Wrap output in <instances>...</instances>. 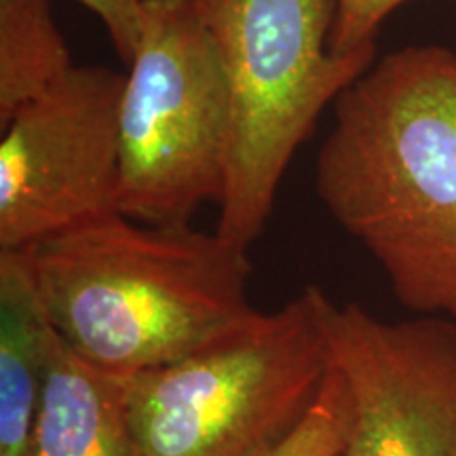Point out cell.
<instances>
[{
	"label": "cell",
	"mask_w": 456,
	"mask_h": 456,
	"mask_svg": "<svg viewBox=\"0 0 456 456\" xmlns=\"http://www.w3.org/2000/svg\"><path fill=\"white\" fill-rule=\"evenodd\" d=\"M315 192L419 315L456 323V55L416 45L334 102Z\"/></svg>",
	"instance_id": "obj_1"
},
{
	"label": "cell",
	"mask_w": 456,
	"mask_h": 456,
	"mask_svg": "<svg viewBox=\"0 0 456 456\" xmlns=\"http://www.w3.org/2000/svg\"><path fill=\"white\" fill-rule=\"evenodd\" d=\"M51 328L110 374L169 366L256 323L249 249L112 212L32 248Z\"/></svg>",
	"instance_id": "obj_2"
},
{
	"label": "cell",
	"mask_w": 456,
	"mask_h": 456,
	"mask_svg": "<svg viewBox=\"0 0 456 456\" xmlns=\"http://www.w3.org/2000/svg\"><path fill=\"white\" fill-rule=\"evenodd\" d=\"M212 30L231 95L216 232L249 249L285 169L319 114L376 61V47L330 49L336 0H192Z\"/></svg>",
	"instance_id": "obj_3"
},
{
	"label": "cell",
	"mask_w": 456,
	"mask_h": 456,
	"mask_svg": "<svg viewBox=\"0 0 456 456\" xmlns=\"http://www.w3.org/2000/svg\"><path fill=\"white\" fill-rule=\"evenodd\" d=\"M317 285L248 330L169 366L121 376L142 456H273L330 372Z\"/></svg>",
	"instance_id": "obj_4"
},
{
	"label": "cell",
	"mask_w": 456,
	"mask_h": 456,
	"mask_svg": "<svg viewBox=\"0 0 456 456\" xmlns=\"http://www.w3.org/2000/svg\"><path fill=\"white\" fill-rule=\"evenodd\" d=\"M121 100L118 212L144 224H191L220 203L231 95L216 38L192 0H144L142 38Z\"/></svg>",
	"instance_id": "obj_5"
},
{
	"label": "cell",
	"mask_w": 456,
	"mask_h": 456,
	"mask_svg": "<svg viewBox=\"0 0 456 456\" xmlns=\"http://www.w3.org/2000/svg\"><path fill=\"white\" fill-rule=\"evenodd\" d=\"M123 74L74 66L0 127V249L118 212Z\"/></svg>",
	"instance_id": "obj_6"
},
{
	"label": "cell",
	"mask_w": 456,
	"mask_h": 456,
	"mask_svg": "<svg viewBox=\"0 0 456 456\" xmlns=\"http://www.w3.org/2000/svg\"><path fill=\"white\" fill-rule=\"evenodd\" d=\"M326 334L351 414L340 456H456V323L330 300Z\"/></svg>",
	"instance_id": "obj_7"
},
{
	"label": "cell",
	"mask_w": 456,
	"mask_h": 456,
	"mask_svg": "<svg viewBox=\"0 0 456 456\" xmlns=\"http://www.w3.org/2000/svg\"><path fill=\"white\" fill-rule=\"evenodd\" d=\"M24 456H142L121 376L95 368L55 330Z\"/></svg>",
	"instance_id": "obj_8"
},
{
	"label": "cell",
	"mask_w": 456,
	"mask_h": 456,
	"mask_svg": "<svg viewBox=\"0 0 456 456\" xmlns=\"http://www.w3.org/2000/svg\"><path fill=\"white\" fill-rule=\"evenodd\" d=\"M51 332L32 248L0 249V456L26 454Z\"/></svg>",
	"instance_id": "obj_9"
},
{
	"label": "cell",
	"mask_w": 456,
	"mask_h": 456,
	"mask_svg": "<svg viewBox=\"0 0 456 456\" xmlns=\"http://www.w3.org/2000/svg\"><path fill=\"white\" fill-rule=\"evenodd\" d=\"M72 68L49 0H0V127Z\"/></svg>",
	"instance_id": "obj_10"
},
{
	"label": "cell",
	"mask_w": 456,
	"mask_h": 456,
	"mask_svg": "<svg viewBox=\"0 0 456 456\" xmlns=\"http://www.w3.org/2000/svg\"><path fill=\"white\" fill-rule=\"evenodd\" d=\"M349 399L340 376L330 366L311 412L273 456H340L349 433Z\"/></svg>",
	"instance_id": "obj_11"
},
{
	"label": "cell",
	"mask_w": 456,
	"mask_h": 456,
	"mask_svg": "<svg viewBox=\"0 0 456 456\" xmlns=\"http://www.w3.org/2000/svg\"><path fill=\"white\" fill-rule=\"evenodd\" d=\"M410 0H336L330 49L334 53L376 47V34L393 11Z\"/></svg>",
	"instance_id": "obj_12"
},
{
	"label": "cell",
	"mask_w": 456,
	"mask_h": 456,
	"mask_svg": "<svg viewBox=\"0 0 456 456\" xmlns=\"http://www.w3.org/2000/svg\"><path fill=\"white\" fill-rule=\"evenodd\" d=\"M104 24L118 57L129 64L142 38V9L144 0H78Z\"/></svg>",
	"instance_id": "obj_13"
},
{
	"label": "cell",
	"mask_w": 456,
	"mask_h": 456,
	"mask_svg": "<svg viewBox=\"0 0 456 456\" xmlns=\"http://www.w3.org/2000/svg\"><path fill=\"white\" fill-rule=\"evenodd\" d=\"M454 55H456V49H454Z\"/></svg>",
	"instance_id": "obj_14"
}]
</instances>
